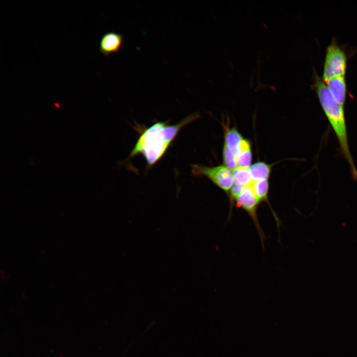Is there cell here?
I'll use <instances>...</instances> for the list:
<instances>
[{"instance_id":"obj_1","label":"cell","mask_w":357,"mask_h":357,"mask_svg":"<svg viewBox=\"0 0 357 357\" xmlns=\"http://www.w3.org/2000/svg\"><path fill=\"white\" fill-rule=\"evenodd\" d=\"M199 116L193 113L175 124L170 125L169 120L158 121L142 129L129 157L142 155L147 168L152 167L163 158L179 131Z\"/></svg>"},{"instance_id":"obj_2","label":"cell","mask_w":357,"mask_h":357,"mask_svg":"<svg viewBox=\"0 0 357 357\" xmlns=\"http://www.w3.org/2000/svg\"><path fill=\"white\" fill-rule=\"evenodd\" d=\"M314 87L322 110L337 138L342 154L349 165L353 178L357 180V169L349 145L344 106L334 100L323 81L317 79Z\"/></svg>"},{"instance_id":"obj_3","label":"cell","mask_w":357,"mask_h":357,"mask_svg":"<svg viewBox=\"0 0 357 357\" xmlns=\"http://www.w3.org/2000/svg\"><path fill=\"white\" fill-rule=\"evenodd\" d=\"M191 168L194 176L206 177L227 193L234 182L232 170L224 165L208 167L201 164H192Z\"/></svg>"},{"instance_id":"obj_4","label":"cell","mask_w":357,"mask_h":357,"mask_svg":"<svg viewBox=\"0 0 357 357\" xmlns=\"http://www.w3.org/2000/svg\"><path fill=\"white\" fill-rule=\"evenodd\" d=\"M346 67L345 53L337 44L331 43L326 49L323 80L335 76H345Z\"/></svg>"},{"instance_id":"obj_5","label":"cell","mask_w":357,"mask_h":357,"mask_svg":"<svg viewBox=\"0 0 357 357\" xmlns=\"http://www.w3.org/2000/svg\"><path fill=\"white\" fill-rule=\"evenodd\" d=\"M234 202H236L237 207L245 210L250 216L254 224L264 248L265 235L261 228L257 216L258 206L260 203L251 187L249 185L245 186Z\"/></svg>"},{"instance_id":"obj_6","label":"cell","mask_w":357,"mask_h":357,"mask_svg":"<svg viewBox=\"0 0 357 357\" xmlns=\"http://www.w3.org/2000/svg\"><path fill=\"white\" fill-rule=\"evenodd\" d=\"M124 44L123 35L115 31L104 34L100 40L99 51L104 55L109 56L119 53Z\"/></svg>"},{"instance_id":"obj_7","label":"cell","mask_w":357,"mask_h":357,"mask_svg":"<svg viewBox=\"0 0 357 357\" xmlns=\"http://www.w3.org/2000/svg\"><path fill=\"white\" fill-rule=\"evenodd\" d=\"M345 76H337L323 80L334 100L344 106L346 97V83Z\"/></svg>"},{"instance_id":"obj_8","label":"cell","mask_w":357,"mask_h":357,"mask_svg":"<svg viewBox=\"0 0 357 357\" xmlns=\"http://www.w3.org/2000/svg\"><path fill=\"white\" fill-rule=\"evenodd\" d=\"M252 154L250 141L243 138L240 141L237 154L238 167L248 168L251 165Z\"/></svg>"},{"instance_id":"obj_9","label":"cell","mask_w":357,"mask_h":357,"mask_svg":"<svg viewBox=\"0 0 357 357\" xmlns=\"http://www.w3.org/2000/svg\"><path fill=\"white\" fill-rule=\"evenodd\" d=\"M242 139L241 134L235 127L227 129L225 134L223 147L237 156L238 147Z\"/></svg>"},{"instance_id":"obj_10","label":"cell","mask_w":357,"mask_h":357,"mask_svg":"<svg viewBox=\"0 0 357 357\" xmlns=\"http://www.w3.org/2000/svg\"><path fill=\"white\" fill-rule=\"evenodd\" d=\"M272 166L263 161L256 162L249 168L253 180L268 179L271 172Z\"/></svg>"},{"instance_id":"obj_11","label":"cell","mask_w":357,"mask_h":357,"mask_svg":"<svg viewBox=\"0 0 357 357\" xmlns=\"http://www.w3.org/2000/svg\"><path fill=\"white\" fill-rule=\"evenodd\" d=\"M249 186L260 203L268 202L269 184L268 179L252 180Z\"/></svg>"},{"instance_id":"obj_12","label":"cell","mask_w":357,"mask_h":357,"mask_svg":"<svg viewBox=\"0 0 357 357\" xmlns=\"http://www.w3.org/2000/svg\"><path fill=\"white\" fill-rule=\"evenodd\" d=\"M232 172L234 181L242 186L249 185L252 180L248 168L238 167Z\"/></svg>"},{"instance_id":"obj_13","label":"cell","mask_w":357,"mask_h":357,"mask_svg":"<svg viewBox=\"0 0 357 357\" xmlns=\"http://www.w3.org/2000/svg\"><path fill=\"white\" fill-rule=\"evenodd\" d=\"M223 159L224 165L234 170L238 167L237 156L231 153L227 149L223 147Z\"/></svg>"}]
</instances>
